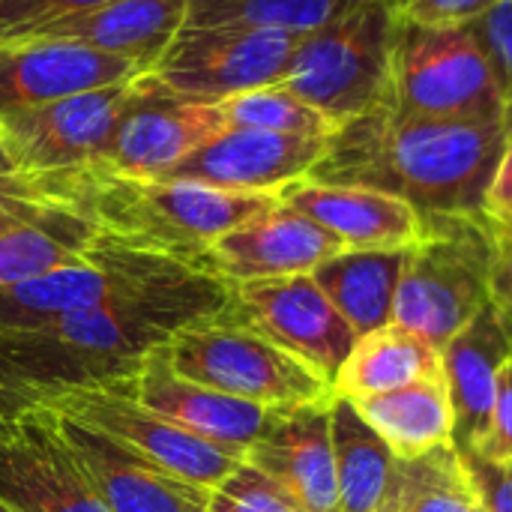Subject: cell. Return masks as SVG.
I'll return each mask as SVG.
<instances>
[{"mask_svg": "<svg viewBox=\"0 0 512 512\" xmlns=\"http://www.w3.org/2000/svg\"><path fill=\"white\" fill-rule=\"evenodd\" d=\"M57 390L24 336L0 327V423L15 420L33 408H48Z\"/></svg>", "mask_w": 512, "mask_h": 512, "instance_id": "31", "label": "cell"}, {"mask_svg": "<svg viewBox=\"0 0 512 512\" xmlns=\"http://www.w3.org/2000/svg\"><path fill=\"white\" fill-rule=\"evenodd\" d=\"M501 246L483 216H426L423 237L405 249L393 324L444 348L492 306Z\"/></svg>", "mask_w": 512, "mask_h": 512, "instance_id": "4", "label": "cell"}, {"mask_svg": "<svg viewBox=\"0 0 512 512\" xmlns=\"http://www.w3.org/2000/svg\"><path fill=\"white\" fill-rule=\"evenodd\" d=\"M351 405L402 462L453 447L456 417L444 375L414 381L393 393L357 399Z\"/></svg>", "mask_w": 512, "mask_h": 512, "instance_id": "23", "label": "cell"}, {"mask_svg": "<svg viewBox=\"0 0 512 512\" xmlns=\"http://www.w3.org/2000/svg\"><path fill=\"white\" fill-rule=\"evenodd\" d=\"M60 429L81 471L111 512H207L213 489L189 483L126 444L63 414Z\"/></svg>", "mask_w": 512, "mask_h": 512, "instance_id": "17", "label": "cell"}, {"mask_svg": "<svg viewBox=\"0 0 512 512\" xmlns=\"http://www.w3.org/2000/svg\"><path fill=\"white\" fill-rule=\"evenodd\" d=\"M48 408L126 444L153 465L204 489H216L246 462V456L204 441L189 429L153 414L114 384L72 387L60 393Z\"/></svg>", "mask_w": 512, "mask_h": 512, "instance_id": "11", "label": "cell"}, {"mask_svg": "<svg viewBox=\"0 0 512 512\" xmlns=\"http://www.w3.org/2000/svg\"><path fill=\"white\" fill-rule=\"evenodd\" d=\"M216 105L228 126L264 129L297 138H333L336 132V123H330L321 111L294 96L285 84H267L249 93H237Z\"/></svg>", "mask_w": 512, "mask_h": 512, "instance_id": "30", "label": "cell"}, {"mask_svg": "<svg viewBox=\"0 0 512 512\" xmlns=\"http://www.w3.org/2000/svg\"><path fill=\"white\" fill-rule=\"evenodd\" d=\"M327 141L330 138H297L228 126L186 156L168 174V180H195L231 192L279 195L285 186L309 177V171L321 162Z\"/></svg>", "mask_w": 512, "mask_h": 512, "instance_id": "14", "label": "cell"}, {"mask_svg": "<svg viewBox=\"0 0 512 512\" xmlns=\"http://www.w3.org/2000/svg\"><path fill=\"white\" fill-rule=\"evenodd\" d=\"M507 324H510V321H507ZM510 336H512V324H510Z\"/></svg>", "mask_w": 512, "mask_h": 512, "instance_id": "43", "label": "cell"}, {"mask_svg": "<svg viewBox=\"0 0 512 512\" xmlns=\"http://www.w3.org/2000/svg\"><path fill=\"white\" fill-rule=\"evenodd\" d=\"M504 141L501 123L417 117L384 96L333 132L309 180L378 189L423 216H483Z\"/></svg>", "mask_w": 512, "mask_h": 512, "instance_id": "1", "label": "cell"}, {"mask_svg": "<svg viewBox=\"0 0 512 512\" xmlns=\"http://www.w3.org/2000/svg\"><path fill=\"white\" fill-rule=\"evenodd\" d=\"M213 321L243 327L294 354L330 384L357 345V333L318 288L312 273L231 282L228 300Z\"/></svg>", "mask_w": 512, "mask_h": 512, "instance_id": "9", "label": "cell"}, {"mask_svg": "<svg viewBox=\"0 0 512 512\" xmlns=\"http://www.w3.org/2000/svg\"><path fill=\"white\" fill-rule=\"evenodd\" d=\"M228 291L231 282L219 276L147 252L138 273L108 303L48 321L30 333L87 357L108 381H120L135 375L144 354L168 345L174 333L219 315Z\"/></svg>", "mask_w": 512, "mask_h": 512, "instance_id": "3", "label": "cell"}, {"mask_svg": "<svg viewBox=\"0 0 512 512\" xmlns=\"http://www.w3.org/2000/svg\"><path fill=\"white\" fill-rule=\"evenodd\" d=\"M279 201L339 237L345 249H411L426 231V216L420 210L396 195L366 186H339L303 177L285 186Z\"/></svg>", "mask_w": 512, "mask_h": 512, "instance_id": "20", "label": "cell"}, {"mask_svg": "<svg viewBox=\"0 0 512 512\" xmlns=\"http://www.w3.org/2000/svg\"><path fill=\"white\" fill-rule=\"evenodd\" d=\"M489 63H492V72L498 78V87H501V96H504V129L507 135L512 132V0H498L492 3L477 21L468 24Z\"/></svg>", "mask_w": 512, "mask_h": 512, "instance_id": "33", "label": "cell"}, {"mask_svg": "<svg viewBox=\"0 0 512 512\" xmlns=\"http://www.w3.org/2000/svg\"><path fill=\"white\" fill-rule=\"evenodd\" d=\"M399 24L465 27L498 0H381Z\"/></svg>", "mask_w": 512, "mask_h": 512, "instance_id": "35", "label": "cell"}, {"mask_svg": "<svg viewBox=\"0 0 512 512\" xmlns=\"http://www.w3.org/2000/svg\"><path fill=\"white\" fill-rule=\"evenodd\" d=\"M129 93L132 78L6 117L0 135L21 177L42 192V183L48 180L99 168Z\"/></svg>", "mask_w": 512, "mask_h": 512, "instance_id": "10", "label": "cell"}, {"mask_svg": "<svg viewBox=\"0 0 512 512\" xmlns=\"http://www.w3.org/2000/svg\"><path fill=\"white\" fill-rule=\"evenodd\" d=\"M486 512H512V462H492L480 453H459Z\"/></svg>", "mask_w": 512, "mask_h": 512, "instance_id": "37", "label": "cell"}, {"mask_svg": "<svg viewBox=\"0 0 512 512\" xmlns=\"http://www.w3.org/2000/svg\"><path fill=\"white\" fill-rule=\"evenodd\" d=\"M483 219L504 246H512V132L504 141V150H501L492 180L486 186Z\"/></svg>", "mask_w": 512, "mask_h": 512, "instance_id": "36", "label": "cell"}, {"mask_svg": "<svg viewBox=\"0 0 512 512\" xmlns=\"http://www.w3.org/2000/svg\"><path fill=\"white\" fill-rule=\"evenodd\" d=\"M492 306L512 324V246H501L492 273Z\"/></svg>", "mask_w": 512, "mask_h": 512, "instance_id": "40", "label": "cell"}, {"mask_svg": "<svg viewBox=\"0 0 512 512\" xmlns=\"http://www.w3.org/2000/svg\"><path fill=\"white\" fill-rule=\"evenodd\" d=\"M207 512H306L279 483L261 474L252 465H240L231 477H225L213 495Z\"/></svg>", "mask_w": 512, "mask_h": 512, "instance_id": "32", "label": "cell"}, {"mask_svg": "<svg viewBox=\"0 0 512 512\" xmlns=\"http://www.w3.org/2000/svg\"><path fill=\"white\" fill-rule=\"evenodd\" d=\"M108 384L120 387L135 402L150 408L153 414L189 429L192 435H198L204 441L234 450L240 456H246V450L258 441V435L267 429V423L276 414V408L234 399L219 390H210V387L180 378L171 369L162 345L153 348L150 354H144L135 375L108 381Z\"/></svg>", "mask_w": 512, "mask_h": 512, "instance_id": "15", "label": "cell"}, {"mask_svg": "<svg viewBox=\"0 0 512 512\" xmlns=\"http://www.w3.org/2000/svg\"><path fill=\"white\" fill-rule=\"evenodd\" d=\"M387 99L399 111L417 117L504 126V96L498 78L468 24H399Z\"/></svg>", "mask_w": 512, "mask_h": 512, "instance_id": "6", "label": "cell"}, {"mask_svg": "<svg viewBox=\"0 0 512 512\" xmlns=\"http://www.w3.org/2000/svg\"><path fill=\"white\" fill-rule=\"evenodd\" d=\"M444 378L453 402V447L459 453H477L489 435L501 369L512 360V336L507 318L486 306L462 333L444 348Z\"/></svg>", "mask_w": 512, "mask_h": 512, "instance_id": "21", "label": "cell"}, {"mask_svg": "<svg viewBox=\"0 0 512 512\" xmlns=\"http://www.w3.org/2000/svg\"><path fill=\"white\" fill-rule=\"evenodd\" d=\"M330 408L333 396L276 408L267 429L246 450V465L279 483L306 512H339Z\"/></svg>", "mask_w": 512, "mask_h": 512, "instance_id": "16", "label": "cell"}, {"mask_svg": "<svg viewBox=\"0 0 512 512\" xmlns=\"http://www.w3.org/2000/svg\"><path fill=\"white\" fill-rule=\"evenodd\" d=\"M300 39L240 24H183L150 72L171 93L216 105L279 84Z\"/></svg>", "mask_w": 512, "mask_h": 512, "instance_id": "8", "label": "cell"}, {"mask_svg": "<svg viewBox=\"0 0 512 512\" xmlns=\"http://www.w3.org/2000/svg\"><path fill=\"white\" fill-rule=\"evenodd\" d=\"M330 426H333L339 512H378L396 471L393 450L357 414V408L348 399L333 396Z\"/></svg>", "mask_w": 512, "mask_h": 512, "instance_id": "26", "label": "cell"}, {"mask_svg": "<svg viewBox=\"0 0 512 512\" xmlns=\"http://www.w3.org/2000/svg\"><path fill=\"white\" fill-rule=\"evenodd\" d=\"M132 60L63 39L0 42V123L18 111L141 75Z\"/></svg>", "mask_w": 512, "mask_h": 512, "instance_id": "19", "label": "cell"}, {"mask_svg": "<svg viewBox=\"0 0 512 512\" xmlns=\"http://www.w3.org/2000/svg\"><path fill=\"white\" fill-rule=\"evenodd\" d=\"M108 0H0V42L33 39L39 30Z\"/></svg>", "mask_w": 512, "mask_h": 512, "instance_id": "34", "label": "cell"}, {"mask_svg": "<svg viewBox=\"0 0 512 512\" xmlns=\"http://www.w3.org/2000/svg\"><path fill=\"white\" fill-rule=\"evenodd\" d=\"M0 512H15V510H12L9 504H3V501H0Z\"/></svg>", "mask_w": 512, "mask_h": 512, "instance_id": "42", "label": "cell"}, {"mask_svg": "<svg viewBox=\"0 0 512 512\" xmlns=\"http://www.w3.org/2000/svg\"><path fill=\"white\" fill-rule=\"evenodd\" d=\"M162 348L180 378L264 408H297L333 396V384L294 354L213 318L174 333Z\"/></svg>", "mask_w": 512, "mask_h": 512, "instance_id": "7", "label": "cell"}, {"mask_svg": "<svg viewBox=\"0 0 512 512\" xmlns=\"http://www.w3.org/2000/svg\"><path fill=\"white\" fill-rule=\"evenodd\" d=\"M186 12L189 0H108L39 30L33 39L78 42L93 51L132 60L150 72L186 24Z\"/></svg>", "mask_w": 512, "mask_h": 512, "instance_id": "22", "label": "cell"}, {"mask_svg": "<svg viewBox=\"0 0 512 512\" xmlns=\"http://www.w3.org/2000/svg\"><path fill=\"white\" fill-rule=\"evenodd\" d=\"M96 237L99 228L69 207H57L39 222L0 234V288L84 261Z\"/></svg>", "mask_w": 512, "mask_h": 512, "instance_id": "27", "label": "cell"}, {"mask_svg": "<svg viewBox=\"0 0 512 512\" xmlns=\"http://www.w3.org/2000/svg\"><path fill=\"white\" fill-rule=\"evenodd\" d=\"M0 501L15 512H111L81 471L51 408L0 423Z\"/></svg>", "mask_w": 512, "mask_h": 512, "instance_id": "13", "label": "cell"}, {"mask_svg": "<svg viewBox=\"0 0 512 512\" xmlns=\"http://www.w3.org/2000/svg\"><path fill=\"white\" fill-rule=\"evenodd\" d=\"M60 204L51 201H39V198H24V195H12V192H0V234L39 222L48 213H54Z\"/></svg>", "mask_w": 512, "mask_h": 512, "instance_id": "39", "label": "cell"}, {"mask_svg": "<svg viewBox=\"0 0 512 512\" xmlns=\"http://www.w3.org/2000/svg\"><path fill=\"white\" fill-rule=\"evenodd\" d=\"M378 512H486L456 447L420 459H396L390 489Z\"/></svg>", "mask_w": 512, "mask_h": 512, "instance_id": "28", "label": "cell"}, {"mask_svg": "<svg viewBox=\"0 0 512 512\" xmlns=\"http://www.w3.org/2000/svg\"><path fill=\"white\" fill-rule=\"evenodd\" d=\"M339 252H345L339 237L279 201L273 210L219 237L207 252L204 270L225 282L282 279L312 273Z\"/></svg>", "mask_w": 512, "mask_h": 512, "instance_id": "18", "label": "cell"}, {"mask_svg": "<svg viewBox=\"0 0 512 512\" xmlns=\"http://www.w3.org/2000/svg\"><path fill=\"white\" fill-rule=\"evenodd\" d=\"M477 453L492 462H512V360L501 369L495 408H492V420H489V435Z\"/></svg>", "mask_w": 512, "mask_h": 512, "instance_id": "38", "label": "cell"}, {"mask_svg": "<svg viewBox=\"0 0 512 512\" xmlns=\"http://www.w3.org/2000/svg\"><path fill=\"white\" fill-rule=\"evenodd\" d=\"M54 204L87 216L102 237L174 258L207 273L210 246L249 219L273 210L279 195L231 192L195 180H138L108 171H81L45 183Z\"/></svg>", "mask_w": 512, "mask_h": 512, "instance_id": "2", "label": "cell"}, {"mask_svg": "<svg viewBox=\"0 0 512 512\" xmlns=\"http://www.w3.org/2000/svg\"><path fill=\"white\" fill-rule=\"evenodd\" d=\"M354 0H189L186 24H240L291 36L315 33Z\"/></svg>", "mask_w": 512, "mask_h": 512, "instance_id": "29", "label": "cell"}, {"mask_svg": "<svg viewBox=\"0 0 512 512\" xmlns=\"http://www.w3.org/2000/svg\"><path fill=\"white\" fill-rule=\"evenodd\" d=\"M396 27L399 21L381 0H354L330 24L297 42L279 84L339 129L387 96Z\"/></svg>", "mask_w": 512, "mask_h": 512, "instance_id": "5", "label": "cell"}, {"mask_svg": "<svg viewBox=\"0 0 512 512\" xmlns=\"http://www.w3.org/2000/svg\"><path fill=\"white\" fill-rule=\"evenodd\" d=\"M228 129L219 105L171 93L153 72L132 78L129 102L111 132L99 171L162 180L213 135Z\"/></svg>", "mask_w": 512, "mask_h": 512, "instance_id": "12", "label": "cell"}, {"mask_svg": "<svg viewBox=\"0 0 512 512\" xmlns=\"http://www.w3.org/2000/svg\"><path fill=\"white\" fill-rule=\"evenodd\" d=\"M405 249H345L312 270L318 288L360 336L393 324Z\"/></svg>", "mask_w": 512, "mask_h": 512, "instance_id": "25", "label": "cell"}, {"mask_svg": "<svg viewBox=\"0 0 512 512\" xmlns=\"http://www.w3.org/2000/svg\"><path fill=\"white\" fill-rule=\"evenodd\" d=\"M0 192H12V195H24V198L48 201L30 180L21 177V171H18V165H15V159H12V153H9L3 135H0ZM51 204H54V201H51Z\"/></svg>", "mask_w": 512, "mask_h": 512, "instance_id": "41", "label": "cell"}, {"mask_svg": "<svg viewBox=\"0 0 512 512\" xmlns=\"http://www.w3.org/2000/svg\"><path fill=\"white\" fill-rule=\"evenodd\" d=\"M435 375H444L441 348L399 324H387L357 339L333 378V396L357 402Z\"/></svg>", "mask_w": 512, "mask_h": 512, "instance_id": "24", "label": "cell"}]
</instances>
